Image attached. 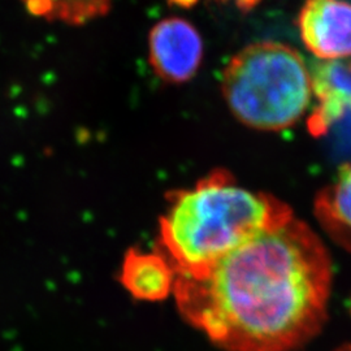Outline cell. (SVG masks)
I'll return each mask as SVG.
<instances>
[{
    "label": "cell",
    "mask_w": 351,
    "mask_h": 351,
    "mask_svg": "<svg viewBox=\"0 0 351 351\" xmlns=\"http://www.w3.org/2000/svg\"><path fill=\"white\" fill-rule=\"evenodd\" d=\"M333 267L301 220L264 232L199 276H176L177 310L224 351H294L328 319Z\"/></svg>",
    "instance_id": "6da1fadb"
},
{
    "label": "cell",
    "mask_w": 351,
    "mask_h": 351,
    "mask_svg": "<svg viewBox=\"0 0 351 351\" xmlns=\"http://www.w3.org/2000/svg\"><path fill=\"white\" fill-rule=\"evenodd\" d=\"M167 199L155 250L167 258L176 276H199L229 252L294 217L287 203L242 186L223 169L193 188L169 193Z\"/></svg>",
    "instance_id": "7a4b0ae2"
},
{
    "label": "cell",
    "mask_w": 351,
    "mask_h": 351,
    "mask_svg": "<svg viewBox=\"0 0 351 351\" xmlns=\"http://www.w3.org/2000/svg\"><path fill=\"white\" fill-rule=\"evenodd\" d=\"M221 91L239 123L262 132L295 125L314 97L311 71L301 53L271 40L250 45L230 59Z\"/></svg>",
    "instance_id": "3957f363"
},
{
    "label": "cell",
    "mask_w": 351,
    "mask_h": 351,
    "mask_svg": "<svg viewBox=\"0 0 351 351\" xmlns=\"http://www.w3.org/2000/svg\"><path fill=\"white\" fill-rule=\"evenodd\" d=\"M203 42L197 29L177 17L164 19L149 36V60L154 72L169 84H182L197 75Z\"/></svg>",
    "instance_id": "277c9868"
},
{
    "label": "cell",
    "mask_w": 351,
    "mask_h": 351,
    "mask_svg": "<svg viewBox=\"0 0 351 351\" xmlns=\"http://www.w3.org/2000/svg\"><path fill=\"white\" fill-rule=\"evenodd\" d=\"M306 49L320 60L351 58V3L346 0H306L298 16Z\"/></svg>",
    "instance_id": "5b68a950"
},
{
    "label": "cell",
    "mask_w": 351,
    "mask_h": 351,
    "mask_svg": "<svg viewBox=\"0 0 351 351\" xmlns=\"http://www.w3.org/2000/svg\"><path fill=\"white\" fill-rule=\"evenodd\" d=\"M311 75L316 106L307 125L311 134L323 136L351 111V60H320Z\"/></svg>",
    "instance_id": "8992f818"
},
{
    "label": "cell",
    "mask_w": 351,
    "mask_h": 351,
    "mask_svg": "<svg viewBox=\"0 0 351 351\" xmlns=\"http://www.w3.org/2000/svg\"><path fill=\"white\" fill-rule=\"evenodd\" d=\"M119 281L134 300L159 302L173 294L176 272L159 251L132 247L124 255Z\"/></svg>",
    "instance_id": "52a82bcc"
},
{
    "label": "cell",
    "mask_w": 351,
    "mask_h": 351,
    "mask_svg": "<svg viewBox=\"0 0 351 351\" xmlns=\"http://www.w3.org/2000/svg\"><path fill=\"white\" fill-rule=\"evenodd\" d=\"M314 213L328 237L351 251V164L341 167L333 181L316 195Z\"/></svg>",
    "instance_id": "ba28073f"
},
{
    "label": "cell",
    "mask_w": 351,
    "mask_h": 351,
    "mask_svg": "<svg viewBox=\"0 0 351 351\" xmlns=\"http://www.w3.org/2000/svg\"><path fill=\"white\" fill-rule=\"evenodd\" d=\"M112 0H30L26 5L34 16L69 25H81L110 11Z\"/></svg>",
    "instance_id": "9c48e42d"
},
{
    "label": "cell",
    "mask_w": 351,
    "mask_h": 351,
    "mask_svg": "<svg viewBox=\"0 0 351 351\" xmlns=\"http://www.w3.org/2000/svg\"><path fill=\"white\" fill-rule=\"evenodd\" d=\"M234 1L242 11H250L261 3V0H234Z\"/></svg>",
    "instance_id": "30bf717a"
},
{
    "label": "cell",
    "mask_w": 351,
    "mask_h": 351,
    "mask_svg": "<svg viewBox=\"0 0 351 351\" xmlns=\"http://www.w3.org/2000/svg\"><path fill=\"white\" fill-rule=\"evenodd\" d=\"M197 1L198 0H169L171 4H175V5H178V7H184V8H188V7L194 5Z\"/></svg>",
    "instance_id": "8fae6325"
},
{
    "label": "cell",
    "mask_w": 351,
    "mask_h": 351,
    "mask_svg": "<svg viewBox=\"0 0 351 351\" xmlns=\"http://www.w3.org/2000/svg\"><path fill=\"white\" fill-rule=\"evenodd\" d=\"M335 351H351V345H342Z\"/></svg>",
    "instance_id": "7c38bea8"
},
{
    "label": "cell",
    "mask_w": 351,
    "mask_h": 351,
    "mask_svg": "<svg viewBox=\"0 0 351 351\" xmlns=\"http://www.w3.org/2000/svg\"><path fill=\"white\" fill-rule=\"evenodd\" d=\"M23 1H24V4H25V5H27V4L30 3V0H23Z\"/></svg>",
    "instance_id": "4fadbf2b"
}]
</instances>
